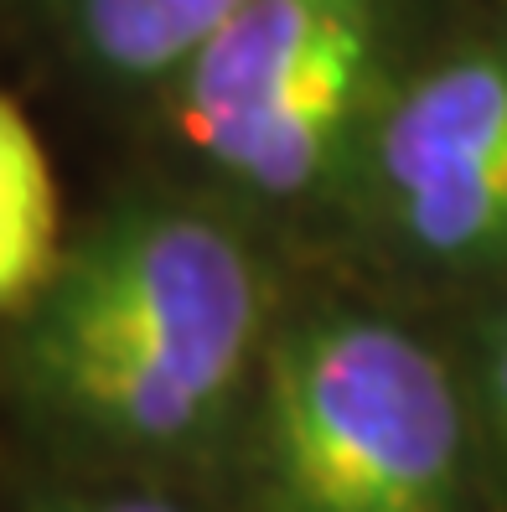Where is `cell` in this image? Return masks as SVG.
I'll return each mask as SVG.
<instances>
[{"label": "cell", "mask_w": 507, "mask_h": 512, "mask_svg": "<svg viewBox=\"0 0 507 512\" xmlns=\"http://www.w3.org/2000/svg\"><path fill=\"white\" fill-rule=\"evenodd\" d=\"M492 425H497L502 466H507V321L497 331V352H492Z\"/></svg>", "instance_id": "9"}, {"label": "cell", "mask_w": 507, "mask_h": 512, "mask_svg": "<svg viewBox=\"0 0 507 512\" xmlns=\"http://www.w3.org/2000/svg\"><path fill=\"white\" fill-rule=\"evenodd\" d=\"M404 233L435 259H482L507 249V150L394 197Z\"/></svg>", "instance_id": "7"}, {"label": "cell", "mask_w": 507, "mask_h": 512, "mask_svg": "<svg viewBox=\"0 0 507 512\" xmlns=\"http://www.w3.org/2000/svg\"><path fill=\"white\" fill-rule=\"evenodd\" d=\"M57 512H182L166 497H94V502H68Z\"/></svg>", "instance_id": "10"}, {"label": "cell", "mask_w": 507, "mask_h": 512, "mask_svg": "<svg viewBox=\"0 0 507 512\" xmlns=\"http://www.w3.org/2000/svg\"><path fill=\"white\" fill-rule=\"evenodd\" d=\"M357 37H373V0H244L182 63L176 125L213 140Z\"/></svg>", "instance_id": "3"}, {"label": "cell", "mask_w": 507, "mask_h": 512, "mask_svg": "<svg viewBox=\"0 0 507 512\" xmlns=\"http://www.w3.org/2000/svg\"><path fill=\"white\" fill-rule=\"evenodd\" d=\"M57 275V182L37 125L0 94V311Z\"/></svg>", "instance_id": "6"}, {"label": "cell", "mask_w": 507, "mask_h": 512, "mask_svg": "<svg viewBox=\"0 0 507 512\" xmlns=\"http://www.w3.org/2000/svg\"><path fill=\"white\" fill-rule=\"evenodd\" d=\"M507 150V52H471L425 73L389 109L378 171L394 197Z\"/></svg>", "instance_id": "5"}, {"label": "cell", "mask_w": 507, "mask_h": 512, "mask_svg": "<svg viewBox=\"0 0 507 512\" xmlns=\"http://www.w3.org/2000/svg\"><path fill=\"white\" fill-rule=\"evenodd\" d=\"M83 32L109 68L151 78L171 73L202 47L244 0H78Z\"/></svg>", "instance_id": "8"}, {"label": "cell", "mask_w": 507, "mask_h": 512, "mask_svg": "<svg viewBox=\"0 0 507 512\" xmlns=\"http://www.w3.org/2000/svg\"><path fill=\"white\" fill-rule=\"evenodd\" d=\"M466 409L414 331L321 316L270 357L259 404L264 512H456Z\"/></svg>", "instance_id": "2"}, {"label": "cell", "mask_w": 507, "mask_h": 512, "mask_svg": "<svg viewBox=\"0 0 507 512\" xmlns=\"http://www.w3.org/2000/svg\"><path fill=\"white\" fill-rule=\"evenodd\" d=\"M368 63H373V37H357L337 52H326L316 68L285 83L264 109L218 130L197 150H207L228 176L259 192H301L342 145L357 94L368 83Z\"/></svg>", "instance_id": "4"}, {"label": "cell", "mask_w": 507, "mask_h": 512, "mask_svg": "<svg viewBox=\"0 0 507 512\" xmlns=\"http://www.w3.org/2000/svg\"><path fill=\"white\" fill-rule=\"evenodd\" d=\"M42 295L37 383L83 430L119 445L202 435L249 373L264 326L254 254L187 213L104 228Z\"/></svg>", "instance_id": "1"}]
</instances>
